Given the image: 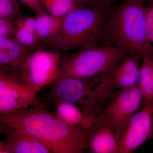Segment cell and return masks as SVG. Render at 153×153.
I'll return each instance as SVG.
<instances>
[{"instance_id":"obj_1","label":"cell","mask_w":153,"mask_h":153,"mask_svg":"<svg viewBox=\"0 0 153 153\" xmlns=\"http://www.w3.org/2000/svg\"><path fill=\"white\" fill-rule=\"evenodd\" d=\"M0 122L39 141L51 153H82L85 149L86 131L71 127L43 106L0 115Z\"/></svg>"},{"instance_id":"obj_2","label":"cell","mask_w":153,"mask_h":153,"mask_svg":"<svg viewBox=\"0 0 153 153\" xmlns=\"http://www.w3.org/2000/svg\"><path fill=\"white\" fill-rule=\"evenodd\" d=\"M146 0H126L112 6L101 41L142 57H153V47L148 38Z\"/></svg>"},{"instance_id":"obj_3","label":"cell","mask_w":153,"mask_h":153,"mask_svg":"<svg viewBox=\"0 0 153 153\" xmlns=\"http://www.w3.org/2000/svg\"><path fill=\"white\" fill-rule=\"evenodd\" d=\"M112 6H79L64 17L60 31L55 38L41 46L63 53L95 47L102 41Z\"/></svg>"},{"instance_id":"obj_4","label":"cell","mask_w":153,"mask_h":153,"mask_svg":"<svg viewBox=\"0 0 153 153\" xmlns=\"http://www.w3.org/2000/svg\"><path fill=\"white\" fill-rule=\"evenodd\" d=\"M130 53L116 46L104 45L62 53L59 74L84 80L101 79L109 74Z\"/></svg>"},{"instance_id":"obj_5","label":"cell","mask_w":153,"mask_h":153,"mask_svg":"<svg viewBox=\"0 0 153 153\" xmlns=\"http://www.w3.org/2000/svg\"><path fill=\"white\" fill-rule=\"evenodd\" d=\"M97 79L84 80L59 75L52 83L50 94L55 102L78 105L86 114L96 116L103 114L104 109L97 91Z\"/></svg>"},{"instance_id":"obj_6","label":"cell","mask_w":153,"mask_h":153,"mask_svg":"<svg viewBox=\"0 0 153 153\" xmlns=\"http://www.w3.org/2000/svg\"><path fill=\"white\" fill-rule=\"evenodd\" d=\"M62 54L59 52L35 49L23 66L20 80L36 92L52 84L59 74Z\"/></svg>"},{"instance_id":"obj_7","label":"cell","mask_w":153,"mask_h":153,"mask_svg":"<svg viewBox=\"0 0 153 153\" xmlns=\"http://www.w3.org/2000/svg\"><path fill=\"white\" fill-rule=\"evenodd\" d=\"M143 94L138 85L117 91L104 107L103 114L117 134L141 105Z\"/></svg>"},{"instance_id":"obj_8","label":"cell","mask_w":153,"mask_h":153,"mask_svg":"<svg viewBox=\"0 0 153 153\" xmlns=\"http://www.w3.org/2000/svg\"><path fill=\"white\" fill-rule=\"evenodd\" d=\"M115 135L123 153L134 152L153 138V100L135 113Z\"/></svg>"},{"instance_id":"obj_9","label":"cell","mask_w":153,"mask_h":153,"mask_svg":"<svg viewBox=\"0 0 153 153\" xmlns=\"http://www.w3.org/2000/svg\"><path fill=\"white\" fill-rule=\"evenodd\" d=\"M139 55L130 53L106 76L97 82L99 93L102 100L108 101L113 94L138 85L139 80Z\"/></svg>"},{"instance_id":"obj_10","label":"cell","mask_w":153,"mask_h":153,"mask_svg":"<svg viewBox=\"0 0 153 153\" xmlns=\"http://www.w3.org/2000/svg\"><path fill=\"white\" fill-rule=\"evenodd\" d=\"M85 149L94 153H123L103 114L96 116L87 130Z\"/></svg>"},{"instance_id":"obj_11","label":"cell","mask_w":153,"mask_h":153,"mask_svg":"<svg viewBox=\"0 0 153 153\" xmlns=\"http://www.w3.org/2000/svg\"><path fill=\"white\" fill-rule=\"evenodd\" d=\"M35 49L21 45L13 38L3 37L0 41V70L20 80L23 66Z\"/></svg>"},{"instance_id":"obj_12","label":"cell","mask_w":153,"mask_h":153,"mask_svg":"<svg viewBox=\"0 0 153 153\" xmlns=\"http://www.w3.org/2000/svg\"><path fill=\"white\" fill-rule=\"evenodd\" d=\"M37 92L12 76L0 79V96L25 102L29 105L43 106Z\"/></svg>"},{"instance_id":"obj_13","label":"cell","mask_w":153,"mask_h":153,"mask_svg":"<svg viewBox=\"0 0 153 153\" xmlns=\"http://www.w3.org/2000/svg\"><path fill=\"white\" fill-rule=\"evenodd\" d=\"M5 135L7 153H51L45 145L22 132L11 128Z\"/></svg>"},{"instance_id":"obj_14","label":"cell","mask_w":153,"mask_h":153,"mask_svg":"<svg viewBox=\"0 0 153 153\" xmlns=\"http://www.w3.org/2000/svg\"><path fill=\"white\" fill-rule=\"evenodd\" d=\"M55 102L58 117L73 128L86 131L95 117L80 110L75 105L60 100Z\"/></svg>"},{"instance_id":"obj_15","label":"cell","mask_w":153,"mask_h":153,"mask_svg":"<svg viewBox=\"0 0 153 153\" xmlns=\"http://www.w3.org/2000/svg\"><path fill=\"white\" fill-rule=\"evenodd\" d=\"M64 17L54 16L48 13L37 16L36 34L41 45L50 41L58 34Z\"/></svg>"},{"instance_id":"obj_16","label":"cell","mask_w":153,"mask_h":153,"mask_svg":"<svg viewBox=\"0 0 153 153\" xmlns=\"http://www.w3.org/2000/svg\"><path fill=\"white\" fill-rule=\"evenodd\" d=\"M142 59L137 85L142 92L143 107L153 100V57H144Z\"/></svg>"},{"instance_id":"obj_17","label":"cell","mask_w":153,"mask_h":153,"mask_svg":"<svg viewBox=\"0 0 153 153\" xmlns=\"http://www.w3.org/2000/svg\"><path fill=\"white\" fill-rule=\"evenodd\" d=\"M47 13L54 16L63 18L82 5L75 0H42Z\"/></svg>"},{"instance_id":"obj_18","label":"cell","mask_w":153,"mask_h":153,"mask_svg":"<svg viewBox=\"0 0 153 153\" xmlns=\"http://www.w3.org/2000/svg\"><path fill=\"white\" fill-rule=\"evenodd\" d=\"M18 0H0V19L15 24L20 16V10Z\"/></svg>"},{"instance_id":"obj_19","label":"cell","mask_w":153,"mask_h":153,"mask_svg":"<svg viewBox=\"0 0 153 153\" xmlns=\"http://www.w3.org/2000/svg\"><path fill=\"white\" fill-rule=\"evenodd\" d=\"M13 35L14 39L21 45L26 47H35V45L39 42L36 33L16 26Z\"/></svg>"},{"instance_id":"obj_20","label":"cell","mask_w":153,"mask_h":153,"mask_svg":"<svg viewBox=\"0 0 153 153\" xmlns=\"http://www.w3.org/2000/svg\"><path fill=\"white\" fill-rule=\"evenodd\" d=\"M29 106L25 102L0 96V115L9 114Z\"/></svg>"},{"instance_id":"obj_21","label":"cell","mask_w":153,"mask_h":153,"mask_svg":"<svg viewBox=\"0 0 153 153\" xmlns=\"http://www.w3.org/2000/svg\"><path fill=\"white\" fill-rule=\"evenodd\" d=\"M15 25L16 27L23 28L32 33H36V18L20 16L15 21Z\"/></svg>"},{"instance_id":"obj_22","label":"cell","mask_w":153,"mask_h":153,"mask_svg":"<svg viewBox=\"0 0 153 153\" xmlns=\"http://www.w3.org/2000/svg\"><path fill=\"white\" fill-rule=\"evenodd\" d=\"M27 6L36 16L47 13L45 10L42 0H18Z\"/></svg>"},{"instance_id":"obj_23","label":"cell","mask_w":153,"mask_h":153,"mask_svg":"<svg viewBox=\"0 0 153 153\" xmlns=\"http://www.w3.org/2000/svg\"><path fill=\"white\" fill-rule=\"evenodd\" d=\"M146 24L148 38L153 47V3L146 7Z\"/></svg>"},{"instance_id":"obj_24","label":"cell","mask_w":153,"mask_h":153,"mask_svg":"<svg viewBox=\"0 0 153 153\" xmlns=\"http://www.w3.org/2000/svg\"><path fill=\"white\" fill-rule=\"evenodd\" d=\"M15 27L14 23L0 19V37L9 38L13 34Z\"/></svg>"},{"instance_id":"obj_25","label":"cell","mask_w":153,"mask_h":153,"mask_svg":"<svg viewBox=\"0 0 153 153\" xmlns=\"http://www.w3.org/2000/svg\"><path fill=\"white\" fill-rule=\"evenodd\" d=\"M118 0H94V7H109Z\"/></svg>"},{"instance_id":"obj_26","label":"cell","mask_w":153,"mask_h":153,"mask_svg":"<svg viewBox=\"0 0 153 153\" xmlns=\"http://www.w3.org/2000/svg\"><path fill=\"white\" fill-rule=\"evenodd\" d=\"M79 4L82 5L94 7V0H75Z\"/></svg>"},{"instance_id":"obj_27","label":"cell","mask_w":153,"mask_h":153,"mask_svg":"<svg viewBox=\"0 0 153 153\" xmlns=\"http://www.w3.org/2000/svg\"><path fill=\"white\" fill-rule=\"evenodd\" d=\"M8 129V127L4 124L0 122V135L4 134Z\"/></svg>"},{"instance_id":"obj_28","label":"cell","mask_w":153,"mask_h":153,"mask_svg":"<svg viewBox=\"0 0 153 153\" xmlns=\"http://www.w3.org/2000/svg\"><path fill=\"white\" fill-rule=\"evenodd\" d=\"M0 153H7L6 150V143L0 140Z\"/></svg>"},{"instance_id":"obj_29","label":"cell","mask_w":153,"mask_h":153,"mask_svg":"<svg viewBox=\"0 0 153 153\" xmlns=\"http://www.w3.org/2000/svg\"><path fill=\"white\" fill-rule=\"evenodd\" d=\"M11 76L9 75V74H7V73H5V72H3V71H1V70H0V79L5 78V77H7V76Z\"/></svg>"}]
</instances>
